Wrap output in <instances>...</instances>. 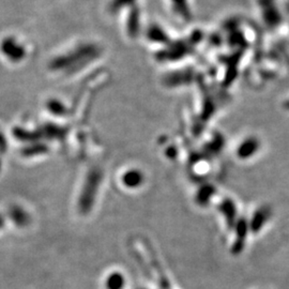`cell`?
Returning a JSON list of instances; mask_svg holds the SVG:
<instances>
[{"label":"cell","instance_id":"obj_2","mask_svg":"<svg viewBox=\"0 0 289 289\" xmlns=\"http://www.w3.org/2000/svg\"><path fill=\"white\" fill-rule=\"evenodd\" d=\"M235 240L233 245H231V253L234 255L241 254L243 249L245 247L246 239L250 233L249 228V221L246 219H238L237 223L235 224Z\"/></svg>","mask_w":289,"mask_h":289},{"label":"cell","instance_id":"obj_7","mask_svg":"<svg viewBox=\"0 0 289 289\" xmlns=\"http://www.w3.org/2000/svg\"><path fill=\"white\" fill-rule=\"evenodd\" d=\"M214 194H216V188H214L213 185L204 184L198 188L195 201L200 206H207L211 202Z\"/></svg>","mask_w":289,"mask_h":289},{"label":"cell","instance_id":"obj_8","mask_svg":"<svg viewBox=\"0 0 289 289\" xmlns=\"http://www.w3.org/2000/svg\"><path fill=\"white\" fill-rule=\"evenodd\" d=\"M126 286V277L118 271L112 272L105 280L106 289H123Z\"/></svg>","mask_w":289,"mask_h":289},{"label":"cell","instance_id":"obj_1","mask_svg":"<svg viewBox=\"0 0 289 289\" xmlns=\"http://www.w3.org/2000/svg\"><path fill=\"white\" fill-rule=\"evenodd\" d=\"M102 179L103 173L100 169H92L89 171L78 198V210L80 213L87 214L92 210Z\"/></svg>","mask_w":289,"mask_h":289},{"label":"cell","instance_id":"obj_4","mask_svg":"<svg viewBox=\"0 0 289 289\" xmlns=\"http://www.w3.org/2000/svg\"><path fill=\"white\" fill-rule=\"evenodd\" d=\"M271 218V209L267 206H262L256 210L251 221H249V228L253 234H258L265 227Z\"/></svg>","mask_w":289,"mask_h":289},{"label":"cell","instance_id":"obj_10","mask_svg":"<svg viewBox=\"0 0 289 289\" xmlns=\"http://www.w3.org/2000/svg\"><path fill=\"white\" fill-rule=\"evenodd\" d=\"M5 225V219L3 218V216H0V229H2Z\"/></svg>","mask_w":289,"mask_h":289},{"label":"cell","instance_id":"obj_6","mask_svg":"<svg viewBox=\"0 0 289 289\" xmlns=\"http://www.w3.org/2000/svg\"><path fill=\"white\" fill-rule=\"evenodd\" d=\"M258 142L254 138L246 139L244 142L239 146L237 154L240 159L242 160H247L252 158V156L258 151Z\"/></svg>","mask_w":289,"mask_h":289},{"label":"cell","instance_id":"obj_5","mask_svg":"<svg viewBox=\"0 0 289 289\" xmlns=\"http://www.w3.org/2000/svg\"><path fill=\"white\" fill-rule=\"evenodd\" d=\"M145 181L144 173L138 169H129L121 177V182L128 188H137L142 186Z\"/></svg>","mask_w":289,"mask_h":289},{"label":"cell","instance_id":"obj_9","mask_svg":"<svg viewBox=\"0 0 289 289\" xmlns=\"http://www.w3.org/2000/svg\"><path fill=\"white\" fill-rule=\"evenodd\" d=\"M10 218L15 224L20 227L26 226L27 224H29L30 221L28 213L20 207H13L10 209Z\"/></svg>","mask_w":289,"mask_h":289},{"label":"cell","instance_id":"obj_3","mask_svg":"<svg viewBox=\"0 0 289 289\" xmlns=\"http://www.w3.org/2000/svg\"><path fill=\"white\" fill-rule=\"evenodd\" d=\"M218 210L222 218L224 219L226 226L229 229H234L238 221V209L235 202L231 198H223V201L218 206Z\"/></svg>","mask_w":289,"mask_h":289}]
</instances>
